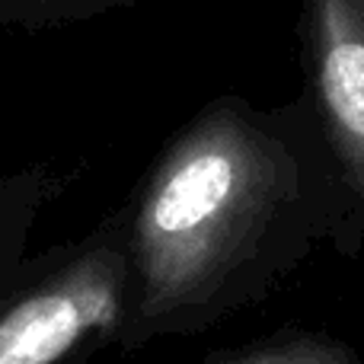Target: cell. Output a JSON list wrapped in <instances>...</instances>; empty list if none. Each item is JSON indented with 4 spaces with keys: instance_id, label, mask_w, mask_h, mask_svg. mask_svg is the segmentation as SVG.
Segmentation results:
<instances>
[{
    "instance_id": "6da1fadb",
    "label": "cell",
    "mask_w": 364,
    "mask_h": 364,
    "mask_svg": "<svg viewBox=\"0 0 364 364\" xmlns=\"http://www.w3.org/2000/svg\"><path fill=\"white\" fill-rule=\"evenodd\" d=\"M128 205L125 352L195 336L265 301L320 246L355 259L364 227L307 100H208L166 138Z\"/></svg>"
},
{
    "instance_id": "7a4b0ae2",
    "label": "cell",
    "mask_w": 364,
    "mask_h": 364,
    "mask_svg": "<svg viewBox=\"0 0 364 364\" xmlns=\"http://www.w3.org/2000/svg\"><path fill=\"white\" fill-rule=\"evenodd\" d=\"M132 307L128 205L83 237L29 252L0 284V364H87L122 346Z\"/></svg>"
},
{
    "instance_id": "3957f363",
    "label": "cell",
    "mask_w": 364,
    "mask_h": 364,
    "mask_svg": "<svg viewBox=\"0 0 364 364\" xmlns=\"http://www.w3.org/2000/svg\"><path fill=\"white\" fill-rule=\"evenodd\" d=\"M304 100L364 227V0H301Z\"/></svg>"
},
{
    "instance_id": "277c9868",
    "label": "cell",
    "mask_w": 364,
    "mask_h": 364,
    "mask_svg": "<svg viewBox=\"0 0 364 364\" xmlns=\"http://www.w3.org/2000/svg\"><path fill=\"white\" fill-rule=\"evenodd\" d=\"M201 364H361L348 342L320 329H282Z\"/></svg>"
},
{
    "instance_id": "5b68a950",
    "label": "cell",
    "mask_w": 364,
    "mask_h": 364,
    "mask_svg": "<svg viewBox=\"0 0 364 364\" xmlns=\"http://www.w3.org/2000/svg\"><path fill=\"white\" fill-rule=\"evenodd\" d=\"M147 0H0V29L48 32L77 23H93Z\"/></svg>"
}]
</instances>
